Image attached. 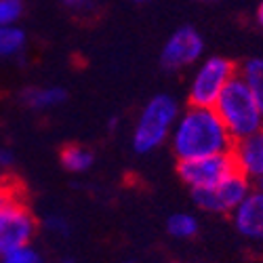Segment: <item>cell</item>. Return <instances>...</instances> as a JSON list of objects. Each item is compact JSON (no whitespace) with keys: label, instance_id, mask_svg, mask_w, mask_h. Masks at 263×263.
I'll return each instance as SVG.
<instances>
[{"label":"cell","instance_id":"1","mask_svg":"<svg viewBox=\"0 0 263 263\" xmlns=\"http://www.w3.org/2000/svg\"><path fill=\"white\" fill-rule=\"evenodd\" d=\"M171 149L177 160L232 152L234 139L213 107L187 105L181 109L171 130Z\"/></svg>","mask_w":263,"mask_h":263},{"label":"cell","instance_id":"2","mask_svg":"<svg viewBox=\"0 0 263 263\" xmlns=\"http://www.w3.org/2000/svg\"><path fill=\"white\" fill-rule=\"evenodd\" d=\"M38 232V221L26 202L21 185L15 181H0V259L7 253L32 245Z\"/></svg>","mask_w":263,"mask_h":263},{"label":"cell","instance_id":"3","mask_svg":"<svg viewBox=\"0 0 263 263\" xmlns=\"http://www.w3.org/2000/svg\"><path fill=\"white\" fill-rule=\"evenodd\" d=\"M213 109L226 124L228 133L232 135L234 141L263 128V109L259 107L247 82L238 74L219 93Z\"/></svg>","mask_w":263,"mask_h":263},{"label":"cell","instance_id":"4","mask_svg":"<svg viewBox=\"0 0 263 263\" xmlns=\"http://www.w3.org/2000/svg\"><path fill=\"white\" fill-rule=\"evenodd\" d=\"M181 112L179 101L168 93H158L141 107L133 126V149L137 154H152L171 137L173 124Z\"/></svg>","mask_w":263,"mask_h":263},{"label":"cell","instance_id":"5","mask_svg":"<svg viewBox=\"0 0 263 263\" xmlns=\"http://www.w3.org/2000/svg\"><path fill=\"white\" fill-rule=\"evenodd\" d=\"M238 74L236 63L221 55H211L198 61L190 80L187 89V105L213 107L219 93L226 89V84Z\"/></svg>","mask_w":263,"mask_h":263},{"label":"cell","instance_id":"6","mask_svg":"<svg viewBox=\"0 0 263 263\" xmlns=\"http://www.w3.org/2000/svg\"><path fill=\"white\" fill-rule=\"evenodd\" d=\"M253 187H255V183L247 177V175H242L236 168L217 185L206 187V190H194L192 200L196 206L206 211V213L232 215V211L247 198Z\"/></svg>","mask_w":263,"mask_h":263},{"label":"cell","instance_id":"7","mask_svg":"<svg viewBox=\"0 0 263 263\" xmlns=\"http://www.w3.org/2000/svg\"><path fill=\"white\" fill-rule=\"evenodd\" d=\"M234 171H236V162L232 152H221V154H211V156L177 162V175L190 187V192L213 187L219 181H223Z\"/></svg>","mask_w":263,"mask_h":263},{"label":"cell","instance_id":"8","mask_svg":"<svg viewBox=\"0 0 263 263\" xmlns=\"http://www.w3.org/2000/svg\"><path fill=\"white\" fill-rule=\"evenodd\" d=\"M202 55H204L202 34L192 26H181L166 38L160 53V65L168 72H181L198 63Z\"/></svg>","mask_w":263,"mask_h":263},{"label":"cell","instance_id":"9","mask_svg":"<svg viewBox=\"0 0 263 263\" xmlns=\"http://www.w3.org/2000/svg\"><path fill=\"white\" fill-rule=\"evenodd\" d=\"M232 221L238 234L247 240L263 242V192L253 187L247 198L232 211Z\"/></svg>","mask_w":263,"mask_h":263},{"label":"cell","instance_id":"10","mask_svg":"<svg viewBox=\"0 0 263 263\" xmlns=\"http://www.w3.org/2000/svg\"><path fill=\"white\" fill-rule=\"evenodd\" d=\"M232 156L236 168L255 183L263 175V128L242 139H236L232 145Z\"/></svg>","mask_w":263,"mask_h":263},{"label":"cell","instance_id":"11","mask_svg":"<svg viewBox=\"0 0 263 263\" xmlns=\"http://www.w3.org/2000/svg\"><path fill=\"white\" fill-rule=\"evenodd\" d=\"M68 99V93L61 86H30L21 91V103L34 112H47Z\"/></svg>","mask_w":263,"mask_h":263},{"label":"cell","instance_id":"12","mask_svg":"<svg viewBox=\"0 0 263 263\" xmlns=\"http://www.w3.org/2000/svg\"><path fill=\"white\" fill-rule=\"evenodd\" d=\"M59 158H61L63 168L68 171V173H74V175L86 173V171L93 166V162H95V154H93L89 147H84V145H80V143L65 145V147L61 149Z\"/></svg>","mask_w":263,"mask_h":263},{"label":"cell","instance_id":"13","mask_svg":"<svg viewBox=\"0 0 263 263\" xmlns=\"http://www.w3.org/2000/svg\"><path fill=\"white\" fill-rule=\"evenodd\" d=\"M28 45V34L15 26H0V61L15 59L26 51Z\"/></svg>","mask_w":263,"mask_h":263},{"label":"cell","instance_id":"14","mask_svg":"<svg viewBox=\"0 0 263 263\" xmlns=\"http://www.w3.org/2000/svg\"><path fill=\"white\" fill-rule=\"evenodd\" d=\"M200 230V221L198 217L194 213H173L168 219H166V232L168 236L177 238V240H192Z\"/></svg>","mask_w":263,"mask_h":263},{"label":"cell","instance_id":"15","mask_svg":"<svg viewBox=\"0 0 263 263\" xmlns=\"http://www.w3.org/2000/svg\"><path fill=\"white\" fill-rule=\"evenodd\" d=\"M238 76L247 82L259 107L263 109V59L255 57V59L245 61L242 68H238Z\"/></svg>","mask_w":263,"mask_h":263},{"label":"cell","instance_id":"16","mask_svg":"<svg viewBox=\"0 0 263 263\" xmlns=\"http://www.w3.org/2000/svg\"><path fill=\"white\" fill-rule=\"evenodd\" d=\"M0 261H3V263H47L45 257H42V253L36 251L32 245L19 247V249L7 253Z\"/></svg>","mask_w":263,"mask_h":263},{"label":"cell","instance_id":"17","mask_svg":"<svg viewBox=\"0 0 263 263\" xmlns=\"http://www.w3.org/2000/svg\"><path fill=\"white\" fill-rule=\"evenodd\" d=\"M24 0H0V26H15L24 17Z\"/></svg>","mask_w":263,"mask_h":263},{"label":"cell","instance_id":"18","mask_svg":"<svg viewBox=\"0 0 263 263\" xmlns=\"http://www.w3.org/2000/svg\"><path fill=\"white\" fill-rule=\"evenodd\" d=\"M42 230L49 232L51 236H68V234H70L68 221H65L63 217H59V215H49V217H45V221H42Z\"/></svg>","mask_w":263,"mask_h":263},{"label":"cell","instance_id":"19","mask_svg":"<svg viewBox=\"0 0 263 263\" xmlns=\"http://www.w3.org/2000/svg\"><path fill=\"white\" fill-rule=\"evenodd\" d=\"M59 3L63 5L65 11H70L72 15H78V17L91 15L95 9V0H59Z\"/></svg>","mask_w":263,"mask_h":263},{"label":"cell","instance_id":"20","mask_svg":"<svg viewBox=\"0 0 263 263\" xmlns=\"http://www.w3.org/2000/svg\"><path fill=\"white\" fill-rule=\"evenodd\" d=\"M13 154H11V152H7V149H0V171H7V168H11L13 166Z\"/></svg>","mask_w":263,"mask_h":263},{"label":"cell","instance_id":"21","mask_svg":"<svg viewBox=\"0 0 263 263\" xmlns=\"http://www.w3.org/2000/svg\"><path fill=\"white\" fill-rule=\"evenodd\" d=\"M257 24L263 28V0H261V5H259V9H257Z\"/></svg>","mask_w":263,"mask_h":263},{"label":"cell","instance_id":"22","mask_svg":"<svg viewBox=\"0 0 263 263\" xmlns=\"http://www.w3.org/2000/svg\"><path fill=\"white\" fill-rule=\"evenodd\" d=\"M255 187H257V190H261V192H263V175H261V177H259V179H257V181H255Z\"/></svg>","mask_w":263,"mask_h":263},{"label":"cell","instance_id":"23","mask_svg":"<svg viewBox=\"0 0 263 263\" xmlns=\"http://www.w3.org/2000/svg\"><path fill=\"white\" fill-rule=\"evenodd\" d=\"M59 263H76V259H74V257H63Z\"/></svg>","mask_w":263,"mask_h":263},{"label":"cell","instance_id":"24","mask_svg":"<svg viewBox=\"0 0 263 263\" xmlns=\"http://www.w3.org/2000/svg\"><path fill=\"white\" fill-rule=\"evenodd\" d=\"M200 3H217V0H200Z\"/></svg>","mask_w":263,"mask_h":263},{"label":"cell","instance_id":"25","mask_svg":"<svg viewBox=\"0 0 263 263\" xmlns=\"http://www.w3.org/2000/svg\"><path fill=\"white\" fill-rule=\"evenodd\" d=\"M3 179H5V177H3V171H0V181H3Z\"/></svg>","mask_w":263,"mask_h":263},{"label":"cell","instance_id":"26","mask_svg":"<svg viewBox=\"0 0 263 263\" xmlns=\"http://www.w3.org/2000/svg\"><path fill=\"white\" fill-rule=\"evenodd\" d=\"M135 3H145V0H135Z\"/></svg>","mask_w":263,"mask_h":263},{"label":"cell","instance_id":"27","mask_svg":"<svg viewBox=\"0 0 263 263\" xmlns=\"http://www.w3.org/2000/svg\"><path fill=\"white\" fill-rule=\"evenodd\" d=\"M126 263H135V261H126Z\"/></svg>","mask_w":263,"mask_h":263},{"label":"cell","instance_id":"28","mask_svg":"<svg viewBox=\"0 0 263 263\" xmlns=\"http://www.w3.org/2000/svg\"><path fill=\"white\" fill-rule=\"evenodd\" d=\"M168 263H177V261H168Z\"/></svg>","mask_w":263,"mask_h":263},{"label":"cell","instance_id":"29","mask_svg":"<svg viewBox=\"0 0 263 263\" xmlns=\"http://www.w3.org/2000/svg\"><path fill=\"white\" fill-rule=\"evenodd\" d=\"M0 263H3V261H0Z\"/></svg>","mask_w":263,"mask_h":263}]
</instances>
